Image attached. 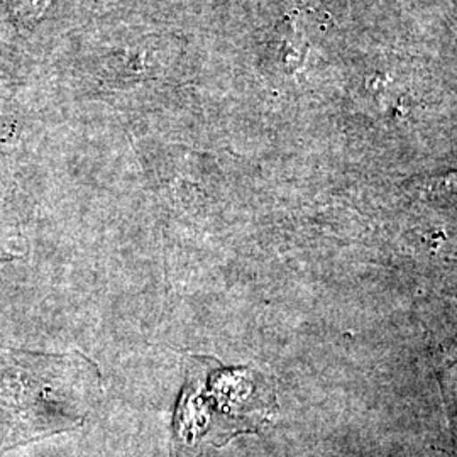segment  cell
<instances>
[{"label": "cell", "instance_id": "cell-1", "mask_svg": "<svg viewBox=\"0 0 457 457\" xmlns=\"http://www.w3.org/2000/svg\"><path fill=\"white\" fill-rule=\"evenodd\" d=\"M275 409V395L256 370L194 356L175 415L177 457H200L205 445L256 432Z\"/></svg>", "mask_w": 457, "mask_h": 457}]
</instances>
